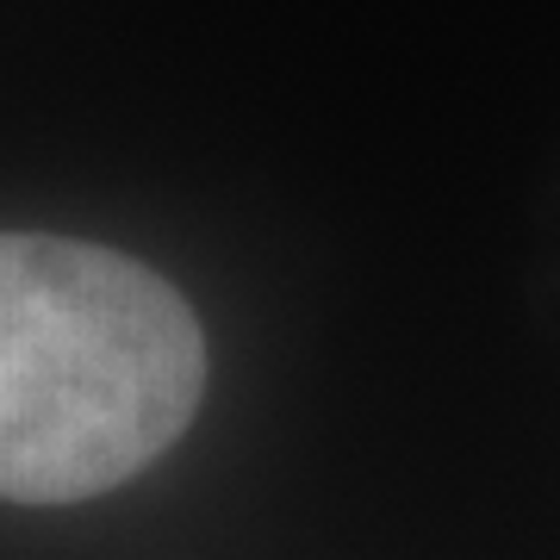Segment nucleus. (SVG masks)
<instances>
[{
	"instance_id": "1",
	"label": "nucleus",
	"mask_w": 560,
	"mask_h": 560,
	"mask_svg": "<svg viewBox=\"0 0 560 560\" xmlns=\"http://www.w3.org/2000/svg\"><path fill=\"white\" fill-rule=\"evenodd\" d=\"M206 393L194 305L81 237L0 243V492L75 504L175 448Z\"/></svg>"
}]
</instances>
